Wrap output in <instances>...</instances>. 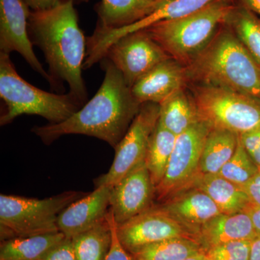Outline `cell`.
<instances>
[{
    "label": "cell",
    "instance_id": "obj_1",
    "mask_svg": "<svg viewBox=\"0 0 260 260\" xmlns=\"http://www.w3.org/2000/svg\"><path fill=\"white\" fill-rule=\"evenodd\" d=\"M104 59V81L82 109L62 122L32 128V133L44 143L50 144L63 135H83L104 140L115 148L124 138L141 105L133 97L120 72L110 61Z\"/></svg>",
    "mask_w": 260,
    "mask_h": 260
},
{
    "label": "cell",
    "instance_id": "obj_2",
    "mask_svg": "<svg viewBox=\"0 0 260 260\" xmlns=\"http://www.w3.org/2000/svg\"><path fill=\"white\" fill-rule=\"evenodd\" d=\"M73 1L50 9L31 11L28 31L32 44L44 53L54 88L66 82L70 93L80 105L88 93L83 77L87 39L80 28Z\"/></svg>",
    "mask_w": 260,
    "mask_h": 260
},
{
    "label": "cell",
    "instance_id": "obj_3",
    "mask_svg": "<svg viewBox=\"0 0 260 260\" xmlns=\"http://www.w3.org/2000/svg\"><path fill=\"white\" fill-rule=\"evenodd\" d=\"M188 78L260 100V67L224 23L208 47L186 65Z\"/></svg>",
    "mask_w": 260,
    "mask_h": 260
},
{
    "label": "cell",
    "instance_id": "obj_4",
    "mask_svg": "<svg viewBox=\"0 0 260 260\" xmlns=\"http://www.w3.org/2000/svg\"><path fill=\"white\" fill-rule=\"evenodd\" d=\"M234 6L232 1H216L190 15L158 22L145 30L171 57L187 65L208 47Z\"/></svg>",
    "mask_w": 260,
    "mask_h": 260
},
{
    "label": "cell",
    "instance_id": "obj_5",
    "mask_svg": "<svg viewBox=\"0 0 260 260\" xmlns=\"http://www.w3.org/2000/svg\"><path fill=\"white\" fill-rule=\"evenodd\" d=\"M0 97L5 110L1 126L23 114L37 115L50 121L62 122L79 110L80 104L71 94H55L30 85L17 73L10 54L0 52Z\"/></svg>",
    "mask_w": 260,
    "mask_h": 260
},
{
    "label": "cell",
    "instance_id": "obj_6",
    "mask_svg": "<svg viewBox=\"0 0 260 260\" xmlns=\"http://www.w3.org/2000/svg\"><path fill=\"white\" fill-rule=\"evenodd\" d=\"M86 193L64 191L39 200L15 195H0L2 240L59 232L57 220L61 212Z\"/></svg>",
    "mask_w": 260,
    "mask_h": 260
},
{
    "label": "cell",
    "instance_id": "obj_7",
    "mask_svg": "<svg viewBox=\"0 0 260 260\" xmlns=\"http://www.w3.org/2000/svg\"><path fill=\"white\" fill-rule=\"evenodd\" d=\"M200 120L210 128L241 135L260 129V100L214 85L200 84L193 96Z\"/></svg>",
    "mask_w": 260,
    "mask_h": 260
},
{
    "label": "cell",
    "instance_id": "obj_8",
    "mask_svg": "<svg viewBox=\"0 0 260 260\" xmlns=\"http://www.w3.org/2000/svg\"><path fill=\"white\" fill-rule=\"evenodd\" d=\"M210 129L200 120L178 135L165 175L155 189L158 200L166 201L188 189L199 176L202 152Z\"/></svg>",
    "mask_w": 260,
    "mask_h": 260
},
{
    "label": "cell",
    "instance_id": "obj_9",
    "mask_svg": "<svg viewBox=\"0 0 260 260\" xmlns=\"http://www.w3.org/2000/svg\"><path fill=\"white\" fill-rule=\"evenodd\" d=\"M159 111V104H142L124 138L115 148V157L110 169L95 179V187L114 186L145 161L149 142L158 122Z\"/></svg>",
    "mask_w": 260,
    "mask_h": 260
},
{
    "label": "cell",
    "instance_id": "obj_10",
    "mask_svg": "<svg viewBox=\"0 0 260 260\" xmlns=\"http://www.w3.org/2000/svg\"><path fill=\"white\" fill-rule=\"evenodd\" d=\"M169 58L171 56L148 31L142 30L116 41L104 59L114 65L131 88L143 75Z\"/></svg>",
    "mask_w": 260,
    "mask_h": 260
},
{
    "label": "cell",
    "instance_id": "obj_11",
    "mask_svg": "<svg viewBox=\"0 0 260 260\" xmlns=\"http://www.w3.org/2000/svg\"><path fill=\"white\" fill-rule=\"evenodd\" d=\"M119 241L129 254L174 238H194V232L160 207H152L122 224H117Z\"/></svg>",
    "mask_w": 260,
    "mask_h": 260
},
{
    "label": "cell",
    "instance_id": "obj_12",
    "mask_svg": "<svg viewBox=\"0 0 260 260\" xmlns=\"http://www.w3.org/2000/svg\"><path fill=\"white\" fill-rule=\"evenodd\" d=\"M30 13L24 0H0V52L19 53L34 71L52 85L50 75L44 69L32 49L28 31Z\"/></svg>",
    "mask_w": 260,
    "mask_h": 260
},
{
    "label": "cell",
    "instance_id": "obj_13",
    "mask_svg": "<svg viewBox=\"0 0 260 260\" xmlns=\"http://www.w3.org/2000/svg\"><path fill=\"white\" fill-rule=\"evenodd\" d=\"M111 187L110 210L118 225L152 208L155 186L145 161Z\"/></svg>",
    "mask_w": 260,
    "mask_h": 260
},
{
    "label": "cell",
    "instance_id": "obj_14",
    "mask_svg": "<svg viewBox=\"0 0 260 260\" xmlns=\"http://www.w3.org/2000/svg\"><path fill=\"white\" fill-rule=\"evenodd\" d=\"M216 1L221 0H170L155 13L133 25L115 30L95 29L93 35L88 39L89 49L95 57L102 59L109 47L124 36L145 30L158 22L183 18Z\"/></svg>",
    "mask_w": 260,
    "mask_h": 260
},
{
    "label": "cell",
    "instance_id": "obj_15",
    "mask_svg": "<svg viewBox=\"0 0 260 260\" xmlns=\"http://www.w3.org/2000/svg\"><path fill=\"white\" fill-rule=\"evenodd\" d=\"M111 188L98 186L63 210L57 220L59 232L73 239L105 220L110 210Z\"/></svg>",
    "mask_w": 260,
    "mask_h": 260
},
{
    "label": "cell",
    "instance_id": "obj_16",
    "mask_svg": "<svg viewBox=\"0 0 260 260\" xmlns=\"http://www.w3.org/2000/svg\"><path fill=\"white\" fill-rule=\"evenodd\" d=\"M187 79L186 68L171 57L150 70L130 89L140 105L146 103L160 104L184 88Z\"/></svg>",
    "mask_w": 260,
    "mask_h": 260
},
{
    "label": "cell",
    "instance_id": "obj_17",
    "mask_svg": "<svg viewBox=\"0 0 260 260\" xmlns=\"http://www.w3.org/2000/svg\"><path fill=\"white\" fill-rule=\"evenodd\" d=\"M159 207L190 229L197 237L200 226L222 213L213 200L196 187L177 193Z\"/></svg>",
    "mask_w": 260,
    "mask_h": 260
},
{
    "label": "cell",
    "instance_id": "obj_18",
    "mask_svg": "<svg viewBox=\"0 0 260 260\" xmlns=\"http://www.w3.org/2000/svg\"><path fill=\"white\" fill-rule=\"evenodd\" d=\"M257 237L249 212L221 213L200 227L198 239L208 249L224 243L239 240H254Z\"/></svg>",
    "mask_w": 260,
    "mask_h": 260
},
{
    "label": "cell",
    "instance_id": "obj_19",
    "mask_svg": "<svg viewBox=\"0 0 260 260\" xmlns=\"http://www.w3.org/2000/svg\"><path fill=\"white\" fill-rule=\"evenodd\" d=\"M170 0H101L95 7L97 29L115 30L133 25L155 13Z\"/></svg>",
    "mask_w": 260,
    "mask_h": 260
},
{
    "label": "cell",
    "instance_id": "obj_20",
    "mask_svg": "<svg viewBox=\"0 0 260 260\" xmlns=\"http://www.w3.org/2000/svg\"><path fill=\"white\" fill-rule=\"evenodd\" d=\"M190 187L198 188L206 193L222 213H240L251 208L249 198L242 188L219 174H200Z\"/></svg>",
    "mask_w": 260,
    "mask_h": 260
},
{
    "label": "cell",
    "instance_id": "obj_21",
    "mask_svg": "<svg viewBox=\"0 0 260 260\" xmlns=\"http://www.w3.org/2000/svg\"><path fill=\"white\" fill-rule=\"evenodd\" d=\"M159 107V124L177 137L200 121L194 99L184 88L172 94Z\"/></svg>",
    "mask_w": 260,
    "mask_h": 260
},
{
    "label": "cell",
    "instance_id": "obj_22",
    "mask_svg": "<svg viewBox=\"0 0 260 260\" xmlns=\"http://www.w3.org/2000/svg\"><path fill=\"white\" fill-rule=\"evenodd\" d=\"M65 238L64 234L57 232L3 241L0 260H41Z\"/></svg>",
    "mask_w": 260,
    "mask_h": 260
},
{
    "label": "cell",
    "instance_id": "obj_23",
    "mask_svg": "<svg viewBox=\"0 0 260 260\" xmlns=\"http://www.w3.org/2000/svg\"><path fill=\"white\" fill-rule=\"evenodd\" d=\"M239 135L229 130L211 128L200 158V172L218 174L237 150Z\"/></svg>",
    "mask_w": 260,
    "mask_h": 260
},
{
    "label": "cell",
    "instance_id": "obj_24",
    "mask_svg": "<svg viewBox=\"0 0 260 260\" xmlns=\"http://www.w3.org/2000/svg\"><path fill=\"white\" fill-rule=\"evenodd\" d=\"M176 139L175 135L162 127L158 122L149 142L145 158V164L155 189L165 175Z\"/></svg>",
    "mask_w": 260,
    "mask_h": 260
},
{
    "label": "cell",
    "instance_id": "obj_25",
    "mask_svg": "<svg viewBox=\"0 0 260 260\" xmlns=\"http://www.w3.org/2000/svg\"><path fill=\"white\" fill-rule=\"evenodd\" d=\"M206 251L194 238H174L145 246L133 254L135 260H184Z\"/></svg>",
    "mask_w": 260,
    "mask_h": 260
},
{
    "label": "cell",
    "instance_id": "obj_26",
    "mask_svg": "<svg viewBox=\"0 0 260 260\" xmlns=\"http://www.w3.org/2000/svg\"><path fill=\"white\" fill-rule=\"evenodd\" d=\"M225 23L260 67V18L241 5H234Z\"/></svg>",
    "mask_w": 260,
    "mask_h": 260
},
{
    "label": "cell",
    "instance_id": "obj_27",
    "mask_svg": "<svg viewBox=\"0 0 260 260\" xmlns=\"http://www.w3.org/2000/svg\"><path fill=\"white\" fill-rule=\"evenodd\" d=\"M112 239V229L107 216L95 226L72 239L77 259L106 260Z\"/></svg>",
    "mask_w": 260,
    "mask_h": 260
},
{
    "label": "cell",
    "instance_id": "obj_28",
    "mask_svg": "<svg viewBox=\"0 0 260 260\" xmlns=\"http://www.w3.org/2000/svg\"><path fill=\"white\" fill-rule=\"evenodd\" d=\"M258 171L259 167L246 152L239 140L235 153L218 174L243 187L256 175Z\"/></svg>",
    "mask_w": 260,
    "mask_h": 260
},
{
    "label": "cell",
    "instance_id": "obj_29",
    "mask_svg": "<svg viewBox=\"0 0 260 260\" xmlns=\"http://www.w3.org/2000/svg\"><path fill=\"white\" fill-rule=\"evenodd\" d=\"M250 240L233 241L207 249L210 260H249Z\"/></svg>",
    "mask_w": 260,
    "mask_h": 260
},
{
    "label": "cell",
    "instance_id": "obj_30",
    "mask_svg": "<svg viewBox=\"0 0 260 260\" xmlns=\"http://www.w3.org/2000/svg\"><path fill=\"white\" fill-rule=\"evenodd\" d=\"M108 220L112 229V244L106 260H135L133 256L124 249L117 235V223L115 221L112 210H109L107 215Z\"/></svg>",
    "mask_w": 260,
    "mask_h": 260
},
{
    "label": "cell",
    "instance_id": "obj_31",
    "mask_svg": "<svg viewBox=\"0 0 260 260\" xmlns=\"http://www.w3.org/2000/svg\"><path fill=\"white\" fill-rule=\"evenodd\" d=\"M239 140L246 152L260 169V129L239 135Z\"/></svg>",
    "mask_w": 260,
    "mask_h": 260
},
{
    "label": "cell",
    "instance_id": "obj_32",
    "mask_svg": "<svg viewBox=\"0 0 260 260\" xmlns=\"http://www.w3.org/2000/svg\"><path fill=\"white\" fill-rule=\"evenodd\" d=\"M41 260H78L72 239L65 238L63 242L54 246Z\"/></svg>",
    "mask_w": 260,
    "mask_h": 260
},
{
    "label": "cell",
    "instance_id": "obj_33",
    "mask_svg": "<svg viewBox=\"0 0 260 260\" xmlns=\"http://www.w3.org/2000/svg\"><path fill=\"white\" fill-rule=\"evenodd\" d=\"M242 188L249 198L251 207L260 208V169L256 175Z\"/></svg>",
    "mask_w": 260,
    "mask_h": 260
},
{
    "label": "cell",
    "instance_id": "obj_34",
    "mask_svg": "<svg viewBox=\"0 0 260 260\" xmlns=\"http://www.w3.org/2000/svg\"><path fill=\"white\" fill-rule=\"evenodd\" d=\"M24 1L32 11H40V10L50 9L57 5L70 1H73L75 4V3L80 4V3H88L89 0H24Z\"/></svg>",
    "mask_w": 260,
    "mask_h": 260
},
{
    "label": "cell",
    "instance_id": "obj_35",
    "mask_svg": "<svg viewBox=\"0 0 260 260\" xmlns=\"http://www.w3.org/2000/svg\"><path fill=\"white\" fill-rule=\"evenodd\" d=\"M239 5L244 7L260 17V0H238Z\"/></svg>",
    "mask_w": 260,
    "mask_h": 260
},
{
    "label": "cell",
    "instance_id": "obj_36",
    "mask_svg": "<svg viewBox=\"0 0 260 260\" xmlns=\"http://www.w3.org/2000/svg\"><path fill=\"white\" fill-rule=\"evenodd\" d=\"M247 211L250 215L257 237H260V208L251 207Z\"/></svg>",
    "mask_w": 260,
    "mask_h": 260
},
{
    "label": "cell",
    "instance_id": "obj_37",
    "mask_svg": "<svg viewBox=\"0 0 260 260\" xmlns=\"http://www.w3.org/2000/svg\"><path fill=\"white\" fill-rule=\"evenodd\" d=\"M249 260H260V237H257L251 241Z\"/></svg>",
    "mask_w": 260,
    "mask_h": 260
},
{
    "label": "cell",
    "instance_id": "obj_38",
    "mask_svg": "<svg viewBox=\"0 0 260 260\" xmlns=\"http://www.w3.org/2000/svg\"><path fill=\"white\" fill-rule=\"evenodd\" d=\"M184 260H210V259L208 254H207L206 251H204V252L200 253V254H196V255L191 256V257Z\"/></svg>",
    "mask_w": 260,
    "mask_h": 260
}]
</instances>
